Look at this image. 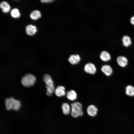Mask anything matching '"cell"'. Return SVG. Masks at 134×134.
Here are the masks:
<instances>
[{
  "label": "cell",
  "instance_id": "4",
  "mask_svg": "<svg viewBox=\"0 0 134 134\" xmlns=\"http://www.w3.org/2000/svg\"><path fill=\"white\" fill-rule=\"evenodd\" d=\"M36 80L35 77L31 74H27L24 76L21 80V82L24 86L28 87L33 85Z\"/></svg>",
  "mask_w": 134,
  "mask_h": 134
},
{
  "label": "cell",
  "instance_id": "7",
  "mask_svg": "<svg viewBox=\"0 0 134 134\" xmlns=\"http://www.w3.org/2000/svg\"><path fill=\"white\" fill-rule=\"evenodd\" d=\"M66 89L63 86H58L55 90V93L56 95L59 97H61L66 95Z\"/></svg>",
  "mask_w": 134,
  "mask_h": 134
},
{
  "label": "cell",
  "instance_id": "18",
  "mask_svg": "<svg viewBox=\"0 0 134 134\" xmlns=\"http://www.w3.org/2000/svg\"><path fill=\"white\" fill-rule=\"evenodd\" d=\"M125 93L128 96L133 97L134 96V87L133 86L129 85H127L125 88Z\"/></svg>",
  "mask_w": 134,
  "mask_h": 134
},
{
  "label": "cell",
  "instance_id": "8",
  "mask_svg": "<svg viewBox=\"0 0 134 134\" xmlns=\"http://www.w3.org/2000/svg\"><path fill=\"white\" fill-rule=\"evenodd\" d=\"M80 60V57L78 54L71 55L68 58V61L69 62L73 65L78 64Z\"/></svg>",
  "mask_w": 134,
  "mask_h": 134
},
{
  "label": "cell",
  "instance_id": "19",
  "mask_svg": "<svg viewBox=\"0 0 134 134\" xmlns=\"http://www.w3.org/2000/svg\"><path fill=\"white\" fill-rule=\"evenodd\" d=\"M10 14L11 16L13 18H18L20 16V13L19 10L17 8L12 9L11 11Z\"/></svg>",
  "mask_w": 134,
  "mask_h": 134
},
{
  "label": "cell",
  "instance_id": "21",
  "mask_svg": "<svg viewBox=\"0 0 134 134\" xmlns=\"http://www.w3.org/2000/svg\"><path fill=\"white\" fill-rule=\"evenodd\" d=\"M53 0H40L41 2L42 3H48L51 2Z\"/></svg>",
  "mask_w": 134,
  "mask_h": 134
},
{
  "label": "cell",
  "instance_id": "3",
  "mask_svg": "<svg viewBox=\"0 0 134 134\" xmlns=\"http://www.w3.org/2000/svg\"><path fill=\"white\" fill-rule=\"evenodd\" d=\"M43 80L46 84V94L48 96H51L54 92L55 89L53 82L51 76L47 74L44 75Z\"/></svg>",
  "mask_w": 134,
  "mask_h": 134
},
{
  "label": "cell",
  "instance_id": "16",
  "mask_svg": "<svg viewBox=\"0 0 134 134\" xmlns=\"http://www.w3.org/2000/svg\"><path fill=\"white\" fill-rule=\"evenodd\" d=\"M122 40L123 46L126 47L129 46L132 44L131 38L128 35L124 36L122 37Z\"/></svg>",
  "mask_w": 134,
  "mask_h": 134
},
{
  "label": "cell",
  "instance_id": "14",
  "mask_svg": "<svg viewBox=\"0 0 134 134\" xmlns=\"http://www.w3.org/2000/svg\"><path fill=\"white\" fill-rule=\"evenodd\" d=\"M100 57L102 61L105 62L108 61L111 59V56L110 54L105 51L101 52Z\"/></svg>",
  "mask_w": 134,
  "mask_h": 134
},
{
  "label": "cell",
  "instance_id": "13",
  "mask_svg": "<svg viewBox=\"0 0 134 134\" xmlns=\"http://www.w3.org/2000/svg\"><path fill=\"white\" fill-rule=\"evenodd\" d=\"M26 31L27 34L33 35L36 32L37 29L35 26L32 25H29L26 26Z\"/></svg>",
  "mask_w": 134,
  "mask_h": 134
},
{
  "label": "cell",
  "instance_id": "12",
  "mask_svg": "<svg viewBox=\"0 0 134 134\" xmlns=\"http://www.w3.org/2000/svg\"><path fill=\"white\" fill-rule=\"evenodd\" d=\"M66 97L69 100L74 101L77 99V95L76 92L73 90L68 91L66 94Z\"/></svg>",
  "mask_w": 134,
  "mask_h": 134
},
{
  "label": "cell",
  "instance_id": "11",
  "mask_svg": "<svg viewBox=\"0 0 134 134\" xmlns=\"http://www.w3.org/2000/svg\"><path fill=\"white\" fill-rule=\"evenodd\" d=\"M101 70L102 72L107 76L111 75L113 73V69L109 65H104L101 67Z\"/></svg>",
  "mask_w": 134,
  "mask_h": 134
},
{
  "label": "cell",
  "instance_id": "2",
  "mask_svg": "<svg viewBox=\"0 0 134 134\" xmlns=\"http://www.w3.org/2000/svg\"><path fill=\"white\" fill-rule=\"evenodd\" d=\"M5 102L6 108L8 110H12L17 111L19 110L21 106L20 101L12 97L6 99Z\"/></svg>",
  "mask_w": 134,
  "mask_h": 134
},
{
  "label": "cell",
  "instance_id": "1",
  "mask_svg": "<svg viewBox=\"0 0 134 134\" xmlns=\"http://www.w3.org/2000/svg\"><path fill=\"white\" fill-rule=\"evenodd\" d=\"M70 105L71 110L70 114L73 117L76 118L83 115V105L80 102H75L72 103Z\"/></svg>",
  "mask_w": 134,
  "mask_h": 134
},
{
  "label": "cell",
  "instance_id": "5",
  "mask_svg": "<svg viewBox=\"0 0 134 134\" xmlns=\"http://www.w3.org/2000/svg\"><path fill=\"white\" fill-rule=\"evenodd\" d=\"M84 70L86 73L92 75L95 74L97 71L96 66L92 63H88L85 64L84 67Z\"/></svg>",
  "mask_w": 134,
  "mask_h": 134
},
{
  "label": "cell",
  "instance_id": "20",
  "mask_svg": "<svg viewBox=\"0 0 134 134\" xmlns=\"http://www.w3.org/2000/svg\"><path fill=\"white\" fill-rule=\"evenodd\" d=\"M130 22L132 24L134 25V15L130 19Z\"/></svg>",
  "mask_w": 134,
  "mask_h": 134
},
{
  "label": "cell",
  "instance_id": "10",
  "mask_svg": "<svg viewBox=\"0 0 134 134\" xmlns=\"http://www.w3.org/2000/svg\"><path fill=\"white\" fill-rule=\"evenodd\" d=\"M63 113L65 115H68L70 114L71 108L70 105L67 102L63 103L61 105Z\"/></svg>",
  "mask_w": 134,
  "mask_h": 134
},
{
  "label": "cell",
  "instance_id": "17",
  "mask_svg": "<svg viewBox=\"0 0 134 134\" xmlns=\"http://www.w3.org/2000/svg\"><path fill=\"white\" fill-rule=\"evenodd\" d=\"M31 18L33 20H36L40 18L41 15L40 12L37 10H35L31 12L30 15Z\"/></svg>",
  "mask_w": 134,
  "mask_h": 134
},
{
  "label": "cell",
  "instance_id": "9",
  "mask_svg": "<svg viewBox=\"0 0 134 134\" xmlns=\"http://www.w3.org/2000/svg\"><path fill=\"white\" fill-rule=\"evenodd\" d=\"M116 61L118 65L123 67L126 66L128 63V59L125 57L123 56H118L117 58Z\"/></svg>",
  "mask_w": 134,
  "mask_h": 134
},
{
  "label": "cell",
  "instance_id": "15",
  "mask_svg": "<svg viewBox=\"0 0 134 134\" xmlns=\"http://www.w3.org/2000/svg\"><path fill=\"white\" fill-rule=\"evenodd\" d=\"M0 7L4 13H7L10 11V6L6 1H4L1 2L0 4Z\"/></svg>",
  "mask_w": 134,
  "mask_h": 134
},
{
  "label": "cell",
  "instance_id": "6",
  "mask_svg": "<svg viewBox=\"0 0 134 134\" xmlns=\"http://www.w3.org/2000/svg\"><path fill=\"white\" fill-rule=\"evenodd\" d=\"M98 111L97 107L94 105L91 104L89 105L86 109L88 115L90 117H93L97 114Z\"/></svg>",
  "mask_w": 134,
  "mask_h": 134
}]
</instances>
